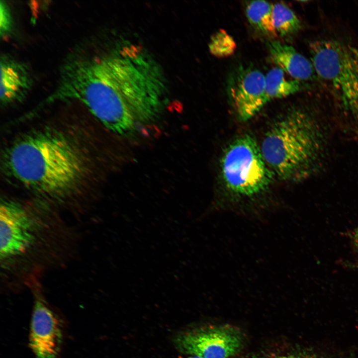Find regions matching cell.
Returning <instances> with one entry per match:
<instances>
[{
    "mask_svg": "<svg viewBox=\"0 0 358 358\" xmlns=\"http://www.w3.org/2000/svg\"><path fill=\"white\" fill-rule=\"evenodd\" d=\"M3 164L17 183L56 201L67 199L79 190L89 167L80 145L52 129L33 131L16 140L4 152Z\"/></svg>",
    "mask_w": 358,
    "mask_h": 358,
    "instance_id": "6da1fadb",
    "label": "cell"
},
{
    "mask_svg": "<svg viewBox=\"0 0 358 358\" xmlns=\"http://www.w3.org/2000/svg\"><path fill=\"white\" fill-rule=\"evenodd\" d=\"M62 219L11 199L0 206V263L4 279L25 285L59 260L69 231Z\"/></svg>",
    "mask_w": 358,
    "mask_h": 358,
    "instance_id": "7a4b0ae2",
    "label": "cell"
},
{
    "mask_svg": "<svg viewBox=\"0 0 358 358\" xmlns=\"http://www.w3.org/2000/svg\"><path fill=\"white\" fill-rule=\"evenodd\" d=\"M69 100L85 104L117 135L128 136L135 132L136 117L114 95L101 57L72 60L64 65L58 86L45 102Z\"/></svg>",
    "mask_w": 358,
    "mask_h": 358,
    "instance_id": "3957f363",
    "label": "cell"
},
{
    "mask_svg": "<svg viewBox=\"0 0 358 358\" xmlns=\"http://www.w3.org/2000/svg\"><path fill=\"white\" fill-rule=\"evenodd\" d=\"M324 143L317 121L306 111L295 109L274 124L260 147L273 174L290 180L305 178L318 169Z\"/></svg>",
    "mask_w": 358,
    "mask_h": 358,
    "instance_id": "277c9868",
    "label": "cell"
},
{
    "mask_svg": "<svg viewBox=\"0 0 358 358\" xmlns=\"http://www.w3.org/2000/svg\"><path fill=\"white\" fill-rule=\"evenodd\" d=\"M310 49L316 74L358 120V49L340 40L322 39L312 42Z\"/></svg>",
    "mask_w": 358,
    "mask_h": 358,
    "instance_id": "5b68a950",
    "label": "cell"
},
{
    "mask_svg": "<svg viewBox=\"0 0 358 358\" xmlns=\"http://www.w3.org/2000/svg\"><path fill=\"white\" fill-rule=\"evenodd\" d=\"M224 182L235 195L250 198L265 191L272 179L261 147L250 135L233 141L224 151L221 162Z\"/></svg>",
    "mask_w": 358,
    "mask_h": 358,
    "instance_id": "8992f818",
    "label": "cell"
},
{
    "mask_svg": "<svg viewBox=\"0 0 358 358\" xmlns=\"http://www.w3.org/2000/svg\"><path fill=\"white\" fill-rule=\"evenodd\" d=\"M27 286L34 296L30 347L36 358H57L63 339L61 320L44 297L39 280H34Z\"/></svg>",
    "mask_w": 358,
    "mask_h": 358,
    "instance_id": "52a82bcc",
    "label": "cell"
},
{
    "mask_svg": "<svg viewBox=\"0 0 358 358\" xmlns=\"http://www.w3.org/2000/svg\"><path fill=\"white\" fill-rule=\"evenodd\" d=\"M183 353L201 358H229L240 349L243 337L230 326L199 328L179 334L175 339Z\"/></svg>",
    "mask_w": 358,
    "mask_h": 358,
    "instance_id": "ba28073f",
    "label": "cell"
},
{
    "mask_svg": "<svg viewBox=\"0 0 358 358\" xmlns=\"http://www.w3.org/2000/svg\"><path fill=\"white\" fill-rule=\"evenodd\" d=\"M229 97L239 118L247 121L268 103L265 93V75L251 67L237 68L227 84Z\"/></svg>",
    "mask_w": 358,
    "mask_h": 358,
    "instance_id": "9c48e42d",
    "label": "cell"
},
{
    "mask_svg": "<svg viewBox=\"0 0 358 358\" xmlns=\"http://www.w3.org/2000/svg\"><path fill=\"white\" fill-rule=\"evenodd\" d=\"M0 101L2 106L22 101L27 95L32 80L27 66L6 56L0 58Z\"/></svg>",
    "mask_w": 358,
    "mask_h": 358,
    "instance_id": "30bf717a",
    "label": "cell"
},
{
    "mask_svg": "<svg viewBox=\"0 0 358 358\" xmlns=\"http://www.w3.org/2000/svg\"><path fill=\"white\" fill-rule=\"evenodd\" d=\"M267 47L272 61L284 72L296 80L313 79L316 73L311 61L292 46L278 41H270Z\"/></svg>",
    "mask_w": 358,
    "mask_h": 358,
    "instance_id": "8fae6325",
    "label": "cell"
},
{
    "mask_svg": "<svg viewBox=\"0 0 358 358\" xmlns=\"http://www.w3.org/2000/svg\"><path fill=\"white\" fill-rule=\"evenodd\" d=\"M302 88L300 81L286 78L284 72L276 67L265 75V93L268 102L295 93Z\"/></svg>",
    "mask_w": 358,
    "mask_h": 358,
    "instance_id": "7c38bea8",
    "label": "cell"
},
{
    "mask_svg": "<svg viewBox=\"0 0 358 358\" xmlns=\"http://www.w3.org/2000/svg\"><path fill=\"white\" fill-rule=\"evenodd\" d=\"M273 4L265 0L250 1L246 7L247 19L251 25L259 32L269 37H275L272 20Z\"/></svg>",
    "mask_w": 358,
    "mask_h": 358,
    "instance_id": "4fadbf2b",
    "label": "cell"
},
{
    "mask_svg": "<svg viewBox=\"0 0 358 358\" xmlns=\"http://www.w3.org/2000/svg\"><path fill=\"white\" fill-rule=\"evenodd\" d=\"M272 20L277 35L282 37L291 36L301 28V23L297 16L282 2L273 4Z\"/></svg>",
    "mask_w": 358,
    "mask_h": 358,
    "instance_id": "5bb4252c",
    "label": "cell"
},
{
    "mask_svg": "<svg viewBox=\"0 0 358 358\" xmlns=\"http://www.w3.org/2000/svg\"><path fill=\"white\" fill-rule=\"evenodd\" d=\"M208 47L213 56L226 57L234 53L236 44L233 38L226 31L220 29L211 36Z\"/></svg>",
    "mask_w": 358,
    "mask_h": 358,
    "instance_id": "9a60e30c",
    "label": "cell"
},
{
    "mask_svg": "<svg viewBox=\"0 0 358 358\" xmlns=\"http://www.w3.org/2000/svg\"><path fill=\"white\" fill-rule=\"evenodd\" d=\"M13 19L10 9L5 1L0 2V34L1 37H5L11 31Z\"/></svg>",
    "mask_w": 358,
    "mask_h": 358,
    "instance_id": "2e32d148",
    "label": "cell"
},
{
    "mask_svg": "<svg viewBox=\"0 0 358 358\" xmlns=\"http://www.w3.org/2000/svg\"><path fill=\"white\" fill-rule=\"evenodd\" d=\"M355 240L356 244L358 246V230L357 231L355 234Z\"/></svg>",
    "mask_w": 358,
    "mask_h": 358,
    "instance_id": "e0dca14e",
    "label": "cell"
},
{
    "mask_svg": "<svg viewBox=\"0 0 358 358\" xmlns=\"http://www.w3.org/2000/svg\"><path fill=\"white\" fill-rule=\"evenodd\" d=\"M281 358H297L295 357L294 356H290L283 357Z\"/></svg>",
    "mask_w": 358,
    "mask_h": 358,
    "instance_id": "ac0fdd59",
    "label": "cell"
},
{
    "mask_svg": "<svg viewBox=\"0 0 358 358\" xmlns=\"http://www.w3.org/2000/svg\"><path fill=\"white\" fill-rule=\"evenodd\" d=\"M187 358H201L198 357H196V356H189Z\"/></svg>",
    "mask_w": 358,
    "mask_h": 358,
    "instance_id": "d6986e66",
    "label": "cell"
}]
</instances>
